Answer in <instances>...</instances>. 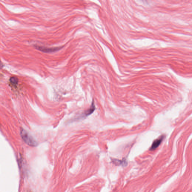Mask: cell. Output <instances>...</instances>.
<instances>
[{
	"mask_svg": "<svg viewBox=\"0 0 192 192\" xmlns=\"http://www.w3.org/2000/svg\"><path fill=\"white\" fill-rule=\"evenodd\" d=\"M164 138V136H161V137H160V138H158V139H157L155 140L154 141L152 145V146H151V148H150V150H154L156 149H157L161 143V142H162Z\"/></svg>",
	"mask_w": 192,
	"mask_h": 192,
	"instance_id": "cell-3",
	"label": "cell"
},
{
	"mask_svg": "<svg viewBox=\"0 0 192 192\" xmlns=\"http://www.w3.org/2000/svg\"><path fill=\"white\" fill-rule=\"evenodd\" d=\"M35 47L38 50H40L41 52L44 53H47L53 52L58 51V50H60L62 48V47L56 48H48L42 47V46H39V45H36V46H35Z\"/></svg>",
	"mask_w": 192,
	"mask_h": 192,
	"instance_id": "cell-2",
	"label": "cell"
},
{
	"mask_svg": "<svg viewBox=\"0 0 192 192\" xmlns=\"http://www.w3.org/2000/svg\"><path fill=\"white\" fill-rule=\"evenodd\" d=\"M10 82L13 85H16L18 83V78L14 77H11L10 79Z\"/></svg>",
	"mask_w": 192,
	"mask_h": 192,
	"instance_id": "cell-5",
	"label": "cell"
},
{
	"mask_svg": "<svg viewBox=\"0 0 192 192\" xmlns=\"http://www.w3.org/2000/svg\"><path fill=\"white\" fill-rule=\"evenodd\" d=\"M95 109V106L94 101H93L89 109H88V110H86L84 112L83 116V117H86L89 116V115L92 114L94 112Z\"/></svg>",
	"mask_w": 192,
	"mask_h": 192,
	"instance_id": "cell-4",
	"label": "cell"
},
{
	"mask_svg": "<svg viewBox=\"0 0 192 192\" xmlns=\"http://www.w3.org/2000/svg\"><path fill=\"white\" fill-rule=\"evenodd\" d=\"M20 135L26 143L29 146L35 147L37 146L38 143L35 139L23 129H21Z\"/></svg>",
	"mask_w": 192,
	"mask_h": 192,
	"instance_id": "cell-1",
	"label": "cell"
}]
</instances>
